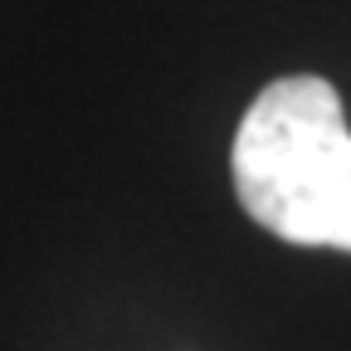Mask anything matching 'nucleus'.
I'll use <instances>...</instances> for the list:
<instances>
[{
    "instance_id": "obj_1",
    "label": "nucleus",
    "mask_w": 351,
    "mask_h": 351,
    "mask_svg": "<svg viewBox=\"0 0 351 351\" xmlns=\"http://www.w3.org/2000/svg\"><path fill=\"white\" fill-rule=\"evenodd\" d=\"M230 166L254 225L351 254V132L327 78L293 73L263 88L234 132Z\"/></svg>"
}]
</instances>
